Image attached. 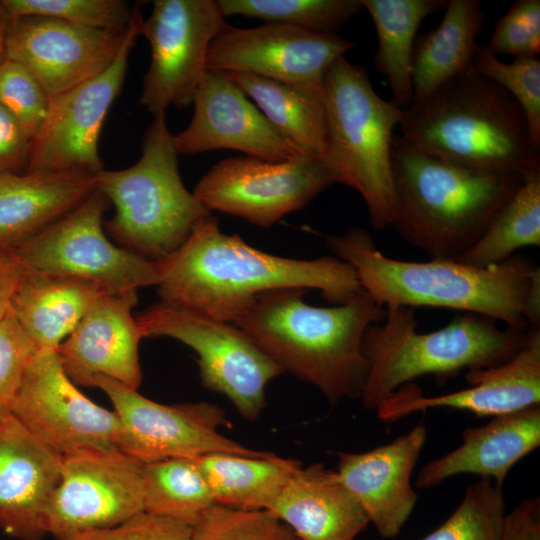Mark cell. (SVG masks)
Instances as JSON below:
<instances>
[{
	"label": "cell",
	"mask_w": 540,
	"mask_h": 540,
	"mask_svg": "<svg viewBox=\"0 0 540 540\" xmlns=\"http://www.w3.org/2000/svg\"><path fill=\"white\" fill-rule=\"evenodd\" d=\"M470 388L427 397L411 383L398 388L377 409L384 422L416 411L448 407L477 416H498L540 404V329H530L525 345L498 366L468 371Z\"/></svg>",
	"instance_id": "20"
},
{
	"label": "cell",
	"mask_w": 540,
	"mask_h": 540,
	"mask_svg": "<svg viewBox=\"0 0 540 540\" xmlns=\"http://www.w3.org/2000/svg\"><path fill=\"white\" fill-rule=\"evenodd\" d=\"M93 387L111 400L125 428L126 453L142 462L169 458L196 459L210 453L268 457L273 453L247 448L219 433L230 426L223 409L207 402L164 405L113 379L96 376Z\"/></svg>",
	"instance_id": "15"
},
{
	"label": "cell",
	"mask_w": 540,
	"mask_h": 540,
	"mask_svg": "<svg viewBox=\"0 0 540 540\" xmlns=\"http://www.w3.org/2000/svg\"><path fill=\"white\" fill-rule=\"evenodd\" d=\"M338 34L264 23L253 28L226 24L210 43L207 70L250 73L272 80L322 88L331 64L354 47Z\"/></svg>",
	"instance_id": "17"
},
{
	"label": "cell",
	"mask_w": 540,
	"mask_h": 540,
	"mask_svg": "<svg viewBox=\"0 0 540 540\" xmlns=\"http://www.w3.org/2000/svg\"><path fill=\"white\" fill-rule=\"evenodd\" d=\"M62 457L14 416H0V529L19 540H41L45 511L59 483Z\"/></svg>",
	"instance_id": "23"
},
{
	"label": "cell",
	"mask_w": 540,
	"mask_h": 540,
	"mask_svg": "<svg viewBox=\"0 0 540 540\" xmlns=\"http://www.w3.org/2000/svg\"><path fill=\"white\" fill-rule=\"evenodd\" d=\"M2 1L13 17H47L97 30L125 31L133 13L124 0Z\"/></svg>",
	"instance_id": "37"
},
{
	"label": "cell",
	"mask_w": 540,
	"mask_h": 540,
	"mask_svg": "<svg viewBox=\"0 0 540 540\" xmlns=\"http://www.w3.org/2000/svg\"><path fill=\"white\" fill-rule=\"evenodd\" d=\"M143 462L122 450L62 457L45 511L47 534L107 528L144 512Z\"/></svg>",
	"instance_id": "16"
},
{
	"label": "cell",
	"mask_w": 540,
	"mask_h": 540,
	"mask_svg": "<svg viewBox=\"0 0 540 540\" xmlns=\"http://www.w3.org/2000/svg\"><path fill=\"white\" fill-rule=\"evenodd\" d=\"M37 352L10 310L0 322V416L12 413L26 370Z\"/></svg>",
	"instance_id": "41"
},
{
	"label": "cell",
	"mask_w": 540,
	"mask_h": 540,
	"mask_svg": "<svg viewBox=\"0 0 540 540\" xmlns=\"http://www.w3.org/2000/svg\"><path fill=\"white\" fill-rule=\"evenodd\" d=\"M137 302V293L102 294L58 346L63 369L75 384L92 386L96 376H104L138 389V349L144 337L132 315Z\"/></svg>",
	"instance_id": "21"
},
{
	"label": "cell",
	"mask_w": 540,
	"mask_h": 540,
	"mask_svg": "<svg viewBox=\"0 0 540 540\" xmlns=\"http://www.w3.org/2000/svg\"><path fill=\"white\" fill-rule=\"evenodd\" d=\"M529 329H540V269L534 267L524 303L523 311Z\"/></svg>",
	"instance_id": "46"
},
{
	"label": "cell",
	"mask_w": 540,
	"mask_h": 540,
	"mask_svg": "<svg viewBox=\"0 0 540 540\" xmlns=\"http://www.w3.org/2000/svg\"><path fill=\"white\" fill-rule=\"evenodd\" d=\"M385 308L384 319L371 324L361 342L368 373L360 400L367 410H376L418 377L447 379L503 364L525 345L530 331L502 329L493 319L464 313L441 329L421 333L413 308Z\"/></svg>",
	"instance_id": "6"
},
{
	"label": "cell",
	"mask_w": 540,
	"mask_h": 540,
	"mask_svg": "<svg viewBox=\"0 0 540 540\" xmlns=\"http://www.w3.org/2000/svg\"><path fill=\"white\" fill-rule=\"evenodd\" d=\"M484 47L495 56L537 57L540 53V1H515L497 21Z\"/></svg>",
	"instance_id": "40"
},
{
	"label": "cell",
	"mask_w": 540,
	"mask_h": 540,
	"mask_svg": "<svg viewBox=\"0 0 540 540\" xmlns=\"http://www.w3.org/2000/svg\"><path fill=\"white\" fill-rule=\"evenodd\" d=\"M141 156L122 170L102 169L96 187L115 207L106 229L121 247L151 261L175 252L211 212L185 187L166 114L153 116Z\"/></svg>",
	"instance_id": "7"
},
{
	"label": "cell",
	"mask_w": 540,
	"mask_h": 540,
	"mask_svg": "<svg viewBox=\"0 0 540 540\" xmlns=\"http://www.w3.org/2000/svg\"><path fill=\"white\" fill-rule=\"evenodd\" d=\"M528 246H540V170L523 175L521 185L483 235L455 260L487 267L502 263Z\"/></svg>",
	"instance_id": "32"
},
{
	"label": "cell",
	"mask_w": 540,
	"mask_h": 540,
	"mask_svg": "<svg viewBox=\"0 0 540 540\" xmlns=\"http://www.w3.org/2000/svg\"><path fill=\"white\" fill-rule=\"evenodd\" d=\"M326 123V159L338 183L363 198L371 226H392L394 188L391 144L402 109L374 90L363 66L344 56L336 59L322 81Z\"/></svg>",
	"instance_id": "8"
},
{
	"label": "cell",
	"mask_w": 540,
	"mask_h": 540,
	"mask_svg": "<svg viewBox=\"0 0 540 540\" xmlns=\"http://www.w3.org/2000/svg\"><path fill=\"white\" fill-rule=\"evenodd\" d=\"M427 439L419 423L393 442L362 453H338L337 473L383 538L396 537L418 496L411 475Z\"/></svg>",
	"instance_id": "22"
},
{
	"label": "cell",
	"mask_w": 540,
	"mask_h": 540,
	"mask_svg": "<svg viewBox=\"0 0 540 540\" xmlns=\"http://www.w3.org/2000/svg\"><path fill=\"white\" fill-rule=\"evenodd\" d=\"M392 225L430 259L455 260L483 235L523 181L514 172L455 165L402 136L391 144Z\"/></svg>",
	"instance_id": "4"
},
{
	"label": "cell",
	"mask_w": 540,
	"mask_h": 540,
	"mask_svg": "<svg viewBox=\"0 0 540 540\" xmlns=\"http://www.w3.org/2000/svg\"><path fill=\"white\" fill-rule=\"evenodd\" d=\"M401 135L440 160L524 175L540 170L525 115L499 84L470 65L402 111Z\"/></svg>",
	"instance_id": "5"
},
{
	"label": "cell",
	"mask_w": 540,
	"mask_h": 540,
	"mask_svg": "<svg viewBox=\"0 0 540 540\" xmlns=\"http://www.w3.org/2000/svg\"><path fill=\"white\" fill-rule=\"evenodd\" d=\"M50 97L22 64L5 58L0 64V105L34 138L49 110Z\"/></svg>",
	"instance_id": "39"
},
{
	"label": "cell",
	"mask_w": 540,
	"mask_h": 540,
	"mask_svg": "<svg viewBox=\"0 0 540 540\" xmlns=\"http://www.w3.org/2000/svg\"><path fill=\"white\" fill-rule=\"evenodd\" d=\"M11 20L12 15L0 0V64L5 59L6 39Z\"/></svg>",
	"instance_id": "47"
},
{
	"label": "cell",
	"mask_w": 540,
	"mask_h": 540,
	"mask_svg": "<svg viewBox=\"0 0 540 540\" xmlns=\"http://www.w3.org/2000/svg\"><path fill=\"white\" fill-rule=\"evenodd\" d=\"M190 540L299 539L268 511H247L214 504L192 526Z\"/></svg>",
	"instance_id": "38"
},
{
	"label": "cell",
	"mask_w": 540,
	"mask_h": 540,
	"mask_svg": "<svg viewBox=\"0 0 540 540\" xmlns=\"http://www.w3.org/2000/svg\"><path fill=\"white\" fill-rule=\"evenodd\" d=\"M33 138L0 105V175L27 171Z\"/></svg>",
	"instance_id": "43"
},
{
	"label": "cell",
	"mask_w": 540,
	"mask_h": 540,
	"mask_svg": "<svg viewBox=\"0 0 540 540\" xmlns=\"http://www.w3.org/2000/svg\"><path fill=\"white\" fill-rule=\"evenodd\" d=\"M143 337H170L198 355L204 387L225 395L245 419L265 407L266 385L284 373L240 327L159 301L136 317Z\"/></svg>",
	"instance_id": "9"
},
{
	"label": "cell",
	"mask_w": 540,
	"mask_h": 540,
	"mask_svg": "<svg viewBox=\"0 0 540 540\" xmlns=\"http://www.w3.org/2000/svg\"><path fill=\"white\" fill-rule=\"evenodd\" d=\"M102 294L95 284L28 268L10 310L38 351L56 350Z\"/></svg>",
	"instance_id": "27"
},
{
	"label": "cell",
	"mask_w": 540,
	"mask_h": 540,
	"mask_svg": "<svg viewBox=\"0 0 540 540\" xmlns=\"http://www.w3.org/2000/svg\"><path fill=\"white\" fill-rule=\"evenodd\" d=\"M483 20L478 0H449L441 23L416 37L411 57L413 101L471 65Z\"/></svg>",
	"instance_id": "28"
},
{
	"label": "cell",
	"mask_w": 540,
	"mask_h": 540,
	"mask_svg": "<svg viewBox=\"0 0 540 540\" xmlns=\"http://www.w3.org/2000/svg\"><path fill=\"white\" fill-rule=\"evenodd\" d=\"M299 540H354L370 520L336 471L300 466L267 510Z\"/></svg>",
	"instance_id": "25"
},
{
	"label": "cell",
	"mask_w": 540,
	"mask_h": 540,
	"mask_svg": "<svg viewBox=\"0 0 540 540\" xmlns=\"http://www.w3.org/2000/svg\"><path fill=\"white\" fill-rule=\"evenodd\" d=\"M127 29L97 30L47 17L12 16L5 58L26 67L52 99L103 72L119 53Z\"/></svg>",
	"instance_id": "18"
},
{
	"label": "cell",
	"mask_w": 540,
	"mask_h": 540,
	"mask_svg": "<svg viewBox=\"0 0 540 540\" xmlns=\"http://www.w3.org/2000/svg\"><path fill=\"white\" fill-rule=\"evenodd\" d=\"M471 66L503 87L521 107L533 143L540 148V61L538 57L500 61L484 46H477Z\"/></svg>",
	"instance_id": "36"
},
{
	"label": "cell",
	"mask_w": 540,
	"mask_h": 540,
	"mask_svg": "<svg viewBox=\"0 0 540 540\" xmlns=\"http://www.w3.org/2000/svg\"><path fill=\"white\" fill-rule=\"evenodd\" d=\"M27 271L14 248H0V322L10 311L12 298Z\"/></svg>",
	"instance_id": "45"
},
{
	"label": "cell",
	"mask_w": 540,
	"mask_h": 540,
	"mask_svg": "<svg viewBox=\"0 0 540 540\" xmlns=\"http://www.w3.org/2000/svg\"><path fill=\"white\" fill-rule=\"evenodd\" d=\"M501 540H540V499H524L506 514Z\"/></svg>",
	"instance_id": "44"
},
{
	"label": "cell",
	"mask_w": 540,
	"mask_h": 540,
	"mask_svg": "<svg viewBox=\"0 0 540 540\" xmlns=\"http://www.w3.org/2000/svg\"><path fill=\"white\" fill-rule=\"evenodd\" d=\"M144 510L193 526L214 502L196 459L143 462Z\"/></svg>",
	"instance_id": "33"
},
{
	"label": "cell",
	"mask_w": 540,
	"mask_h": 540,
	"mask_svg": "<svg viewBox=\"0 0 540 540\" xmlns=\"http://www.w3.org/2000/svg\"><path fill=\"white\" fill-rule=\"evenodd\" d=\"M94 173L34 171L0 175V248H15L50 226L95 190Z\"/></svg>",
	"instance_id": "26"
},
{
	"label": "cell",
	"mask_w": 540,
	"mask_h": 540,
	"mask_svg": "<svg viewBox=\"0 0 540 540\" xmlns=\"http://www.w3.org/2000/svg\"><path fill=\"white\" fill-rule=\"evenodd\" d=\"M337 182L324 156L303 154L286 161L230 157L214 164L197 182L193 194L210 212L269 228Z\"/></svg>",
	"instance_id": "11"
},
{
	"label": "cell",
	"mask_w": 540,
	"mask_h": 540,
	"mask_svg": "<svg viewBox=\"0 0 540 540\" xmlns=\"http://www.w3.org/2000/svg\"><path fill=\"white\" fill-rule=\"evenodd\" d=\"M142 21L136 5L114 61L97 76L50 100L47 117L33 138L26 172L83 170L96 174L104 169L99 154L102 126L123 87Z\"/></svg>",
	"instance_id": "14"
},
{
	"label": "cell",
	"mask_w": 540,
	"mask_h": 540,
	"mask_svg": "<svg viewBox=\"0 0 540 540\" xmlns=\"http://www.w3.org/2000/svg\"><path fill=\"white\" fill-rule=\"evenodd\" d=\"M307 291L264 292L234 324L284 372L314 385L331 404L360 399L368 373L362 338L384 319L386 308L363 289L345 303L316 307L305 302Z\"/></svg>",
	"instance_id": "2"
},
{
	"label": "cell",
	"mask_w": 540,
	"mask_h": 540,
	"mask_svg": "<svg viewBox=\"0 0 540 540\" xmlns=\"http://www.w3.org/2000/svg\"><path fill=\"white\" fill-rule=\"evenodd\" d=\"M224 17L242 15L313 33L336 34L361 13L360 0H218Z\"/></svg>",
	"instance_id": "34"
},
{
	"label": "cell",
	"mask_w": 540,
	"mask_h": 540,
	"mask_svg": "<svg viewBox=\"0 0 540 540\" xmlns=\"http://www.w3.org/2000/svg\"><path fill=\"white\" fill-rule=\"evenodd\" d=\"M109 201L95 190L62 218L14 249L31 270L95 284L107 294L156 286L158 264L112 243L103 229Z\"/></svg>",
	"instance_id": "10"
},
{
	"label": "cell",
	"mask_w": 540,
	"mask_h": 540,
	"mask_svg": "<svg viewBox=\"0 0 540 540\" xmlns=\"http://www.w3.org/2000/svg\"><path fill=\"white\" fill-rule=\"evenodd\" d=\"M226 24L214 0L153 1L140 31L151 49L140 104L153 116L192 105L207 72L210 43Z\"/></svg>",
	"instance_id": "13"
},
{
	"label": "cell",
	"mask_w": 540,
	"mask_h": 540,
	"mask_svg": "<svg viewBox=\"0 0 540 540\" xmlns=\"http://www.w3.org/2000/svg\"><path fill=\"white\" fill-rule=\"evenodd\" d=\"M156 262L161 301L233 324L270 290L315 289L335 305L362 290L353 267L334 255L304 260L269 254L222 232L212 215Z\"/></svg>",
	"instance_id": "1"
},
{
	"label": "cell",
	"mask_w": 540,
	"mask_h": 540,
	"mask_svg": "<svg viewBox=\"0 0 540 540\" xmlns=\"http://www.w3.org/2000/svg\"><path fill=\"white\" fill-rule=\"evenodd\" d=\"M326 245L353 267L361 288L384 307L459 310L530 330L523 311L534 266L524 257L513 255L487 267L458 260H398L382 253L360 227L328 236Z\"/></svg>",
	"instance_id": "3"
},
{
	"label": "cell",
	"mask_w": 540,
	"mask_h": 540,
	"mask_svg": "<svg viewBox=\"0 0 540 540\" xmlns=\"http://www.w3.org/2000/svg\"><path fill=\"white\" fill-rule=\"evenodd\" d=\"M505 507L503 487L482 478L466 488L452 515L421 540H501Z\"/></svg>",
	"instance_id": "35"
},
{
	"label": "cell",
	"mask_w": 540,
	"mask_h": 540,
	"mask_svg": "<svg viewBox=\"0 0 540 540\" xmlns=\"http://www.w3.org/2000/svg\"><path fill=\"white\" fill-rule=\"evenodd\" d=\"M192 527L149 512H141L112 527L74 531L56 540H190Z\"/></svg>",
	"instance_id": "42"
},
{
	"label": "cell",
	"mask_w": 540,
	"mask_h": 540,
	"mask_svg": "<svg viewBox=\"0 0 540 540\" xmlns=\"http://www.w3.org/2000/svg\"><path fill=\"white\" fill-rule=\"evenodd\" d=\"M188 126L173 134L178 154L236 150L265 161L303 155L283 137L224 72L207 70L194 98Z\"/></svg>",
	"instance_id": "19"
},
{
	"label": "cell",
	"mask_w": 540,
	"mask_h": 540,
	"mask_svg": "<svg viewBox=\"0 0 540 540\" xmlns=\"http://www.w3.org/2000/svg\"><path fill=\"white\" fill-rule=\"evenodd\" d=\"M12 414L61 457L83 451H127V434L117 414L77 389L56 350H41L34 355Z\"/></svg>",
	"instance_id": "12"
},
{
	"label": "cell",
	"mask_w": 540,
	"mask_h": 540,
	"mask_svg": "<svg viewBox=\"0 0 540 540\" xmlns=\"http://www.w3.org/2000/svg\"><path fill=\"white\" fill-rule=\"evenodd\" d=\"M374 23L376 69L386 76L391 101L402 110L413 101L411 57L416 33L429 15L445 9L446 0H360Z\"/></svg>",
	"instance_id": "31"
},
{
	"label": "cell",
	"mask_w": 540,
	"mask_h": 540,
	"mask_svg": "<svg viewBox=\"0 0 540 540\" xmlns=\"http://www.w3.org/2000/svg\"><path fill=\"white\" fill-rule=\"evenodd\" d=\"M196 461L216 504L247 511H267L293 473L302 466L296 460L275 454L250 457L210 453Z\"/></svg>",
	"instance_id": "30"
},
{
	"label": "cell",
	"mask_w": 540,
	"mask_h": 540,
	"mask_svg": "<svg viewBox=\"0 0 540 540\" xmlns=\"http://www.w3.org/2000/svg\"><path fill=\"white\" fill-rule=\"evenodd\" d=\"M540 446V404L494 416L487 424L462 432V443L429 462L416 486L434 487L459 474H475L502 486L510 469Z\"/></svg>",
	"instance_id": "24"
},
{
	"label": "cell",
	"mask_w": 540,
	"mask_h": 540,
	"mask_svg": "<svg viewBox=\"0 0 540 540\" xmlns=\"http://www.w3.org/2000/svg\"><path fill=\"white\" fill-rule=\"evenodd\" d=\"M302 153L326 157L322 88L292 85L242 72H224Z\"/></svg>",
	"instance_id": "29"
}]
</instances>
